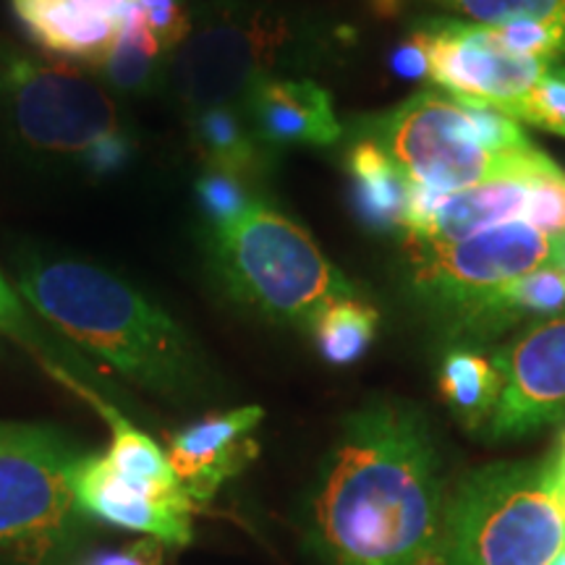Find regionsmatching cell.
<instances>
[{
	"label": "cell",
	"instance_id": "obj_1",
	"mask_svg": "<svg viewBox=\"0 0 565 565\" xmlns=\"http://www.w3.org/2000/svg\"><path fill=\"white\" fill-rule=\"evenodd\" d=\"M448 492L424 416L372 404L343 422L309 498L322 565H427L440 555Z\"/></svg>",
	"mask_w": 565,
	"mask_h": 565
},
{
	"label": "cell",
	"instance_id": "obj_4",
	"mask_svg": "<svg viewBox=\"0 0 565 565\" xmlns=\"http://www.w3.org/2000/svg\"><path fill=\"white\" fill-rule=\"evenodd\" d=\"M320 21L267 0H194L168 89L183 116L238 105L259 82L291 76L328 55Z\"/></svg>",
	"mask_w": 565,
	"mask_h": 565
},
{
	"label": "cell",
	"instance_id": "obj_8",
	"mask_svg": "<svg viewBox=\"0 0 565 565\" xmlns=\"http://www.w3.org/2000/svg\"><path fill=\"white\" fill-rule=\"evenodd\" d=\"M84 456L53 424L0 422V557L53 565L74 547L89 519L76 494Z\"/></svg>",
	"mask_w": 565,
	"mask_h": 565
},
{
	"label": "cell",
	"instance_id": "obj_22",
	"mask_svg": "<svg viewBox=\"0 0 565 565\" xmlns=\"http://www.w3.org/2000/svg\"><path fill=\"white\" fill-rule=\"evenodd\" d=\"M437 391L448 412L466 429H482L490 424L503 393V377L492 353L456 345L443 356L437 370Z\"/></svg>",
	"mask_w": 565,
	"mask_h": 565
},
{
	"label": "cell",
	"instance_id": "obj_25",
	"mask_svg": "<svg viewBox=\"0 0 565 565\" xmlns=\"http://www.w3.org/2000/svg\"><path fill=\"white\" fill-rule=\"evenodd\" d=\"M401 0H377L383 11H393ZM450 11L463 13L471 24L500 26L515 19H565V0H440Z\"/></svg>",
	"mask_w": 565,
	"mask_h": 565
},
{
	"label": "cell",
	"instance_id": "obj_10",
	"mask_svg": "<svg viewBox=\"0 0 565 565\" xmlns=\"http://www.w3.org/2000/svg\"><path fill=\"white\" fill-rule=\"evenodd\" d=\"M427 51V79L440 84L445 95L505 113L511 118L542 76L553 66L547 61L524 58L505 51L492 38L490 26L469 21L433 19L412 32Z\"/></svg>",
	"mask_w": 565,
	"mask_h": 565
},
{
	"label": "cell",
	"instance_id": "obj_16",
	"mask_svg": "<svg viewBox=\"0 0 565 565\" xmlns=\"http://www.w3.org/2000/svg\"><path fill=\"white\" fill-rule=\"evenodd\" d=\"M0 338L32 353L42 370L53 374L58 383L76 395L95 391L103 398H108L110 404L118 406L121 401L126 404V395H121L110 377H105L95 359H89L87 353L71 345L42 317L34 315V309L17 291V286H13L3 267H0Z\"/></svg>",
	"mask_w": 565,
	"mask_h": 565
},
{
	"label": "cell",
	"instance_id": "obj_15",
	"mask_svg": "<svg viewBox=\"0 0 565 565\" xmlns=\"http://www.w3.org/2000/svg\"><path fill=\"white\" fill-rule=\"evenodd\" d=\"M38 51L92 68L108 53L129 0H11Z\"/></svg>",
	"mask_w": 565,
	"mask_h": 565
},
{
	"label": "cell",
	"instance_id": "obj_19",
	"mask_svg": "<svg viewBox=\"0 0 565 565\" xmlns=\"http://www.w3.org/2000/svg\"><path fill=\"white\" fill-rule=\"evenodd\" d=\"M171 63L173 53L160 45L129 6L108 53L89 71L118 100H139L168 89Z\"/></svg>",
	"mask_w": 565,
	"mask_h": 565
},
{
	"label": "cell",
	"instance_id": "obj_31",
	"mask_svg": "<svg viewBox=\"0 0 565 565\" xmlns=\"http://www.w3.org/2000/svg\"><path fill=\"white\" fill-rule=\"evenodd\" d=\"M391 63H393L395 74L404 76V79H427V74H429L427 51H424V45L416 34H412V38H408L404 45L393 53Z\"/></svg>",
	"mask_w": 565,
	"mask_h": 565
},
{
	"label": "cell",
	"instance_id": "obj_17",
	"mask_svg": "<svg viewBox=\"0 0 565 565\" xmlns=\"http://www.w3.org/2000/svg\"><path fill=\"white\" fill-rule=\"evenodd\" d=\"M189 145L204 168H217L242 175L246 181H259L270 171L278 154L267 150L246 121L238 105H215L183 116Z\"/></svg>",
	"mask_w": 565,
	"mask_h": 565
},
{
	"label": "cell",
	"instance_id": "obj_26",
	"mask_svg": "<svg viewBox=\"0 0 565 565\" xmlns=\"http://www.w3.org/2000/svg\"><path fill=\"white\" fill-rule=\"evenodd\" d=\"M492 38L515 55L553 61L565 53V19H515L490 26Z\"/></svg>",
	"mask_w": 565,
	"mask_h": 565
},
{
	"label": "cell",
	"instance_id": "obj_6",
	"mask_svg": "<svg viewBox=\"0 0 565 565\" xmlns=\"http://www.w3.org/2000/svg\"><path fill=\"white\" fill-rule=\"evenodd\" d=\"M207 265L225 294L273 322L309 328L322 307L362 296L315 238L259 200L225 231H204Z\"/></svg>",
	"mask_w": 565,
	"mask_h": 565
},
{
	"label": "cell",
	"instance_id": "obj_32",
	"mask_svg": "<svg viewBox=\"0 0 565 565\" xmlns=\"http://www.w3.org/2000/svg\"><path fill=\"white\" fill-rule=\"evenodd\" d=\"M545 466H547L550 487H553V494L565 519V433L561 435V440H557L553 454L545 458Z\"/></svg>",
	"mask_w": 565,
	"mask_h": 565
},
{
	"label": "cell",
	"instance_id": "obj_35",
	"mask_svg": "<svg viewBox=\"0 0 565 565\" xmlns=\"http://www.w3.org/2000/svg\"><path fill=\"white\" fill-rule=\"evenodd\" d=\"M427 565H433V563H427Z\"/></svg>",
	"mask_w": 565,
	"mask_h": 565
},
{
	"label": "cell",
	"instance_id": "obj_23",
	"mask_svg": "<svg viewBox=\"0 0 565 565\" xmlns=\"http://www.w3.org/2000/svg\"><path fill=\"white\" fill-rule=\"evenodd\" d=\"M380 315L372 303L362 296L351 299H338L309 322V333L320 351V356L333 366H351L372 349L374 335H377Z\"/></svg>",
	"mask_w": 565,
	"mask_h": 565
},
{
	"label": "cell",
	"instance_id": "obj_27",
	"mask_svg": "<svg viewBox=\"0 0 565 565\" xmlns=\"http://www.w3.org/2000/svg\"><path fill=\"white\" fill-rule=\"evenodd\" d=\"M521 223L534 225L557 242H565V173L561 168L532 175Z\"/></svg>",
	"mask_w": 565,
	"mask_h": 565
},
{
	"label": "cell",
	"instance_id": "obj_18",
	"mask_svg": "<svg viewBox=\"0 0 565 565\" xmlns=\"http://www.w3.org/2000/svg\"><path fill=\"white\" fill-rule=\"evenodd\" d=\"M351 202L356 217L374 231H406L412 210V181L374 139L353 141L345 154Z\"/></svg>",
	"mask_w": 565,
	"mask_h": 565
},
{
	"label": "cell",
	"instance_id": "obj_9",
	"mask_svg": "<svg viewBox=\"0 0 565 565\" xmlns=\"http://www.w3.org/2000/svg\"><path fill=\"white\" fill-rule=\"evenodd\" d=\"M561 242L534 225L513 221L471 233L450 244H408L414 282L424 296L461 309L513 280L555 265Z\"/></svg>",
	"mask_w": 565,
	"mask_h": 565
},
{
	"label": "cell",
	"instance_id": "obj_13",
	"mask_svg": "<svg viewBox=\"0 0 565 565\" xmlns=\"http://www.w3.org/2000/svg\"><path fill=\"white\" fill-rule=\"evenodd\" d=\"M76 494L89 519L141 532L166 545L192 542V513L189 498H168L126 482L110 469L103 454H87L76 469Z\"/></svg>",
	"mask_w": 565,
	"mask_h": 565
},
{
	"label": "cell",
	"instance_id": "obj_30",
	"mask_svg": "<svg viewBox=\"0 0 565 565\" xmlns=\"http://www.w3.org/2000/svg\"><path fill=\"white\" fill-rule=\"evenodd\" d=\"M162 557H166V542L147 536L126 550L95 555L87 565H162Z\"/></svg>",
	"mask_w": 565,
	"mask_h": 565
},
{
	"label": "cell",
	"instance_id": "obj_2",
	"mask_svg": "<svg viewBox=\"0 0 565 565\" xmlns=\"http://www.w3.org/2000/svg\"><path fill=\"white\" fill-rule=\"evenodd\" d=\"M9 278L55 333L131 385L179 406L210 395L194 338L126 275L79 254L13 244Z\"/></svg>",
	"mask_w": 565,
	"mask_h": 565
},
{
	"label": "cell",
	"instance_id": "obj_14",
	"mask_svg": "<svg viewBox=\"0 0 565 565\" xmlns=\"http://www.w3.org/2000/svg\"><path fill=\"white\" fill-rule=\"evenodd\" d=\"M242 108L257 139L275 154L288 147H330L343 134L330 92L307 76L259 82Z\"/></svg>",
	"mask_w": 565,
	"mask_h": 565
},
{
	"label": "cell",
	"instance_id": "obj_5",
	"mask_svg": "<svg viewBox=\"0 0 565 565\" xmlns=\"http://www.w3.org/2000/svg\"><path fill=\"white\" fill-rule=\"evenodd\" d=\"M370 139L391 154L414 186L454 194L479 183L555 171L505 113L422 92L374 124Z\"/></svg>",
	"mask_w": 565,
	"mask_h": 565
},
{
	"label": "cell",
	"instance_id": "obj_7",
	"mask_svg": "<svg viewBox=\"0 0 565 565\" xmlns=\"http://www.w3.org/2000/svg\"><path fill=\"white\" fill-rule=\"evenodd\" d=\"M563 547L545 461L484 466L448 494L440 565H550Z\"/></svg>",
	"mask_w": 565,
	"mask_h": 565
},
{
	"label": "cell",
	"instance_id": "obj_28",
	"mask_svg": "<svg viewBox=\"0 0 565 565\" xmlns=\"http://www.w3.org/2000/svg\"><path fill=\"white\" fill-rule=\"evenodd\" d=\"M513 121H526L540 126L550 134L565 137V74L550 71L534 84V89L515 105L511 113Z\"/></svg>",
	"mask_w": 565,
	"mask_h": 565
},
{
	"label": "cell",
	"instance_id": "obj_33",
	"mask_svg": "<svg viewBox=\"0 0 565 565\" xmlns=\"http://www.w3.org/2000/svg\"><path fill=\"white\" fill-rule=\"evenodd\" d=\"M555 265H561V267H565V242H561V249H557Z\"/></svg>",
	"mask_w": 565,
	"mask_h": 565
},
{
	"label": "cell",
	"instance_id": "obj_20",
	"mask_svg": "<svg viewBox=\"0 0 565 565\" xmlns=\"http://www.w3.org/2000/svg\"><path fill=\"white\" fill-rule=\"evenodd\" d=\"M458 324L477 335H490L529 317L565 315V267L545 265L540 270L513 280L511 286L482 296V299L456 309Z\"/></svg>",
	"mask_w": 565,
	"mask_h": 565
},
{
	"label": "cell",
	"instance_id": "obj_29",
	"mask_svg": "<svg viewBox=\"0 0 565 565\" xmlns=\"http://www.w3.org/2000/svg\"><path fill=\"white\" fill-rule=\"evenodd\" d=\"M129 6L160 45L175 55L189 32L186 0H129Z\"/></svg>",
	"mask_w": 565,
	"mask_h": 565
},
{
	"label": "cell",
	"instance_id": "obj_3",
	"mask_svg": "<svg viewBox=\"0 0 565 565\" xmlns=\"http://www.w3.org/2000/svg\"><path fill=\"white\" fill-rule=\"evenodd\" d=\"M0 154L47 179L110 181L137 160L139 134L87 66L0 34Z\"/></svg>",
	"mask_w": 565,
	"mask_h": 565
},
{
	"label": "cell",
	"instance_id": "obj_12",
	"mask_svg": "<svg viewBox=\"0 0 565 565\" xmlns=\"http://www.w3.org/2000/svg\"><path fill=\"white\" fill-rule=\"evenodd\" d=\"M265 412L259 406H242L210 414L186 424L168 443V461L181 490L194 508H204L221 487L236 477L257 454L254 429Z\"/></svg>",
	"mask_w": 565,
	"mask_h": 565
},
{
	"label": "cell",
	"instance_id": "obj_34",
	"mask_svg": "<svg viewBox=\"0 0 565 565\" xmlns=\"http://www.w3.org/2000/svg\"><path fill=\"white\" fill-rule=\"evenodd\" d=\"M550 565H565V547L561 550V553H557V557Z\"/></svg>",
	"mask_w": 565,
	"mask_h": 565
},
{
	"label": "cell",
	"instance_id": "obj_24",
	"mask_svg": "<svg viewBox=\"0 0 565 565\" xmlns=\"http://www.w3.org/2000/svg\"><path fill=\"white\" fill-rule=\"evenodd\" d=\"M263 196L242 175L204 168L194 183V202L204 231H225L238 223Z\"/></svg>",
	"mask_w": 565,
	"mask_h": 565
},
{
	"label": "cell",
	"instance_id": "obj_11",
	"mask_svg": "<svg viewBox=\"0 0 565 565\" xmlns=\"http://www.w3.org/2000/svg\"><path fill=\"white\" fill-rule=\"evenodd\" d=\"M492 359L503 393L487 424L490 437L515 440L565 422V315L536 322Z\"/></svg>",
	"mask_w": 565,
	"mask_h": 565
},
{
	"label": "cell",
	"instance_id": "obj_21",
	"mask_svg": "<svg viewBox=\"0 0 565 565\" xmlns=\"http://www.w3.org/2000/svg\"><path fill=\"white\" fill-rule=\"evenodd\" d=\"M84 401L108 422L110 445L103 456L116 475H121L126 482L137 484L141 490L168 494V498H186V492L181 490L179 479L173 475L168 454L150 435L141 433L121 408L103 398L100 393L89 391L84 395Z\"/></svg>",
	"mask_w": 565,
	"mask_h": 565
}]
</instances>
